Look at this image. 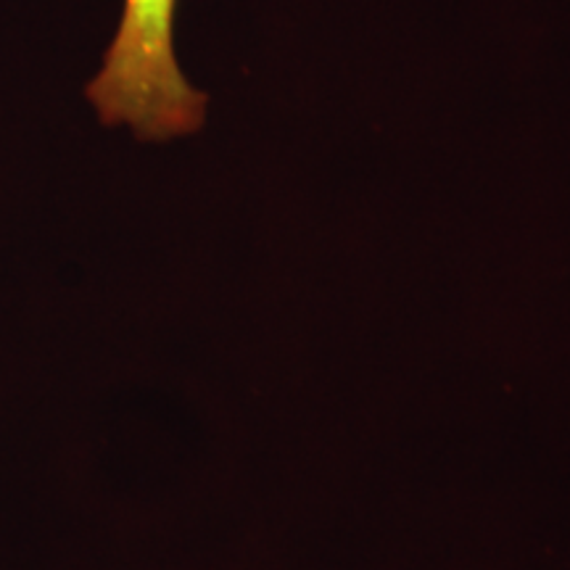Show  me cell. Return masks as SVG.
I'll use <instances>...</instances> for the list:
<instances>
[{
    "instance_id": "cell-1",
    "label": "cell",
    "mask_w": 570,
    "mask_h": 570,
    "mask_svg": "<svg viewBox=\"0 0 570 570\" xmlns=\"http://www.w3.org/2000/svg\"><path fill=\"white\" fill-rule=\"evenodd\" d=\"M175 11L177 0H125L104 67L85 90L106 127L127 125L140 140L202 130L209 98L177 63Z\"/></svg>"
}]
</instances>
